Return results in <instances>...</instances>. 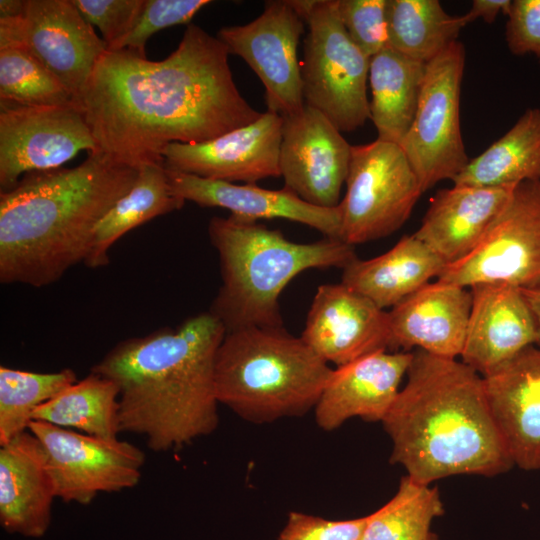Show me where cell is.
I'll return each instance as SVG.
<instances>
[{
	"instance_id": "cell-1",
	"label": "cell",
	"mask_w": 540,
	"mask_h": 540,
	"mask_svg": "<svg viewBox=\"0 0 540 540\" xmlns=\"http://www.w3.org/2000/svg\"><path fill=\"white\" fill-rule=\"evenodd\" d=\"M228 56L195 24L159 61L107 50L75 101L98 151L140 167L163 162L171 143L206 142L257 120L262 113L240 94Z\"/></svg>"
},
{
	"instance_id": "cell-2",
	"label": "cell",
	"mask_w": 540,
	"mask_h": 540,
	"mask_svg": "<svg viewBox=\"0 0 540 540\" xmlns=\"http://www.w3.org/2000/svg\"><path fill=\"white\" fill-rule=\"evenodd\" d=\"M226 334L210 312L116 344L91 372L119 387L121 432L155 452L179 450L219 423L215 363Z\"/></svg>"
},
{
	"instance_id": "cell-3",
	"label": "cell",
	"mask_w": 540,
	"mask_h": 540,
	"mask_svg": "<svg viewBox=\"0 0 540 540\" xmlns=\"http://www.w3.org/2000/svg\"><path fill=\"white\" fill-rule=\"evenodd\" d=\"M139 167L95 151L78 166L28 172L0 193V282L35 288L83 263L98 222Z\"/></svg>"
},
{
	"instance_id": "cell-4",
	"label": "cell",
	"mask_w": 540,
	"mask_h": 540,
	"mask_svg": "<svg viewBox=\"0 0 540 540\" xmlns=\"http://www.w3.org/2000/svg\"><path fill=\"white\" fill-rule=\"evenodd\" d=\"M406 375L381 422L392 441V464L425 484L460 474L494 476L514 466L482 375L456 358L419 349Z\"/></svg>"
},
{
	"instance_id": "cell-5",
	"label": "cell",
	"mask_w": 540,
	"mask_h": 540,
	"mask_svg": "<svg viewBox=\"0 0 540 540\" xmlns=\"http://www.w3.org/2000/svg\"><path fill=\"white\" fill-rule=\"evenodd\" d=\"M208 235L216 249L221 285L209 311L226 332L248 327H284L279 296L299 273L344 269L357 257L354 246L323 238L296 243L258 221L213 217Z\"/></svg>"
},
{
	"instance_id": "cell-6",
	"label": "cell",
	"mask_w": 540,
	"mask_h": 540,
	"mask_svg": "<svg viewBox=\"0 0 540 540\" xmlns=\"http://www.w3.org/2000/svg\"><path fill=\"white\" fill-rule=\"evenodd\" d=\"M333 368L284 327L227 331L216 355L219 404L253 424L314 410Z\"/></svg>"
},
{
	"instance_id": "cell-7",
	"label": "cell",
	"mask_w": 540,
	"mask_h": 540,
	"mask_svg": "<svg viewBox=\"0 0 540 540\" xmlns=\"http://www.w3.org/2000/svg\"><path fill=\"white\" fill-rule=\"evenodd\" d=\"M291 2L308 27L301 62L305 104L321 112L340 132H353L370 119V58L347 34L337 0Z\"/></svg>"
},
{
	"instance_id": "cell-8",
	"label": "cell",
	"mask_w": 540,
	"mask_h": 540,
	"mask_svg": "<svg viewBox=\"0 0 540 540\" xmlns=\"http://www.w3.org/2000/svg\"><path fill=\"white\" fill-rule=\"evenodd\" d=\"M345 184L340 238L352 246L397 231L423 193L401 146L379 139L351 146Z\"/></svg>"
},
{
	"instance_id": "cell-9",
	"label": "cell",
	"mask_w": 540,
	"mask_h": 540,
	"mask_svg": "<svg viewBox=\"0 0 540 540\" xmlns=\"http://www.w3.org/2000/svg\"><path fill=\"white\" fill-rule=\"evenodd\" d=\"M464 45L456 41L426 63L414 120L400 143L423 193L454 180L469 162L460 128Z\"/></svg>"
},
{
	"instance_id": "cell-10",
	"label": "cell",
	"mask_w": 540,
	"mask_h": 540,
	"mask_svg": "<svg viewBox=\"0 0 540 540\" xmlns=\"http://www.w3.org/2000/svg\"><path fill=\"white\" fill-rule=\"evenodd\" d=\"M438 279L466 288L540 285V181L518 184L474 249L447 264Z\"/></svg>"
},
{
	"instance_id": "cell-11",
	"label": "cell",
	"mask_w": 540,
	"mask_h": 540,
	"mask_svg": "<svg viewBox=\"0 0 540 540\" xmlns=\"http://www.w3.org/2000/svg\"><path fill=\"white\" fill-rule=\"evenodd\" d=\"M20 46L40 61L74 99L107 51L72 0H25L23 12L0 18V48Z\"/></svg>"
},
{
	"instance_id": "cell-12",
	"label": "cell",
	"mask_w": 540,
	"mask_h": 540,
	"mask_svg": "<svg viewBox=\"0 0 540 540\" xmlns=\"http://www.w3.org/2000/svg\"><path fill=\"white\" fill-rule=\"evenodd\" d=\"M28 430L42 444L56 498L90 504L99 493L135 487L144 452L119 439H103L47 422L32 420Z\"/></svg>"
},
{
	"instance_id": "cell-13",
	"label": "cell",
	"mask_w": 540,
	"mask_h": 540,
	"mask_svg": "<svg viewBox=\"0 0 540 540\" xmlns=\"http://www.w3.org/2000/svg\"><path fill=\"white\" fill-rule=\"evenodd\" d=\"M304 28L305 20L291 1H269L251 22L222 27L216 35L229 54L241 57L258 76L265 88L267 111L283 119L305 106L298 59Z\"/></svg>"
},
{
	"instance_id": "cell-14",
	"label": "cell",
	"mask_w": 540,
	"mask_h": 540,
	"mask_svg": "<svg viewBox=\"0 0 540 540\" xmlns=\"http://www.w3.org/2000/svg\"><path fill=\"white\" fill-rule=\"evenodd\" d=\"M98 151L76 105L23 106L0 101V187L28 172L61 167L80 151Z\"/></svg>"
},
{
	"instance_id": "cell-15",
	"label": "cell",
	"mask_w": 540,
	"mask_h": 540,
	"mask_svg": "<svg viewBox=\"0 0 540 540\" xmlns=\"http://www.w3.org/2000/svg\"><path fill=\"white\" fill-rule=\"evenodd\" d=\"M341 133L306 104L285 118L279 158L284 186L312 205L338 206L351 157V145Z\"/></svg>"
},
{
	"instance_id": "cell-16",
	"label": "cell",
	"mask_w": 540,
	"mask_h": 540,
	"mask_svg": "<svg viewBox=\"0 0 540 540\" xmlns=\"http://www.w3.org/2000/svg\"><path fill=\"white\" fill-rule=\"evenodd\" d=\"M284 119L266 111L254 122L212 140L171 143L162 152L165 168L201 178L255 183L279 177Z\"/></svg>"
},
{
	"instance_id": "cell-17",
	"label": "cell",
	"mask_w": 540,
	"mask_h": 540,
	"mask_svg": "<svg viewBox=\"0 0 540 540\" xmlns=\"http://www.w3.org/2000/svg\"><path fill=\"white\" fill-rule=\"evenodd\" d=\"M336 367L388 350V312L345 284H322L312 300L300 336Z\"/></svg>"
},
{
	"instance_id": "cell-18",
	"label": "cell",
	"mask_w": 540,
	"mask_h": 540,
	"mask_svg": "<svg viewBox=\"0 0 540 540\" xmlns=\"http://www.w3.org/2000/svg\"><path fill=\"white\" fill-rule=\"evenodd\" d=\"M469 289L471 310L460 357L484 376L537 344V326L522 289L501 283Z\"/></svg>"
},
{
	"instance_id": "cell-19",
	"label": "cell",
	"mask_w": 540,
	"mask_h": 540,
	"mask_svg": "<svg viewBox=\"0 0 540 540\" xmlns=\"http://www.w3.org/2000/svg\"><path fill=\"white\" fill-rule=\"evenodd\" d=\"M412 357L413 352L382 350L333 369L313 410L317 426L332 431L353 417L382 422Z\"/></svg>"
},
{
	"instance_id": "cell-20",
	"label": "cell",
	"mask_w": 540,
	"mask_h": 540,
	"mask_svg": "<svg viewBox=\"0 0 540 540\" xmlns=\"http://www.w3.org/2000/svg\"><path fill=\"white\" fill-rule=\"evenodd\" d=\"M472 296L470 289L437 279L392 307L388 312L389 351L457 358L461 355Z\"/></svg>"
},
{
	"instance_id": "cell-21",
	"label": "cell",
	"mask_w": 540,
	"mask_h": 540,
	"mask_svg": "<svg viewBox=\"0 0 540 540\" xmlns=\"http://www.w3.org/2000/svg\"><path fill=\"white\" fill-rule=\"evenodd\" d=\"M497 428L513 465L540 469V346L483 376Z\"/></svg>"
},
{
	"instance_id": "cell-22",
	"label": "cell",
	"mask_w": 540,
	"mask_h": 540,
	"mask_svg": "<svg viewBox=\"0 0 540 540\" xmlns=\"http://www.w3.org/2000/svg\"><path fill=\"white\" fill-rule=\"evenodd\" d=\"M166 171L173 193L185 202L191 201L202 207L225 208L231 215L251 221L287 219L310 226L327 238L341 240L339 205L332 208L312 205L285 186L271 190L255 183L240 185L167 168Z\"/></svg>"
},
{
	"instance_id": "cell-23",
	"label": "cell",
	"mask_w": 540,
	"mask_h": 540,
	"mask_svg": "<svg viewBox=\"0 0 540 540\" xmlns=\"http://www.w3.org/2000/svg\"><path fill=\"white\" fill-rule=\"evenodd\" d=\"M56 498L45 450L29 430L0 445V523L9 533L42 537Z\"/></svg>"
},
{
	"instance_id": "cell-24",
	"label": "cell",
	"mask_w": 540,
	"mask_h": 540,
	"mask_svg": "<svg viewBox=\"0 0 540 540\" xmlns=\"http://www.w3.org/2000/svg\"><path fill=\"white\" fill-rule=\"evenodd\" d=\"M516 186L453 185L442 189L436 193L414 235L446 265L453 263L474 249Z\"/></svg>"
},
{
	"instance_id": "cell-25",
	"label": "cell",
	"mask_w": 540,
	"mask_h": 540,
	"mask_svg": "<svg viewBox=\"0 0 540 540\" xmlns=\"http://www.w3.org/2000/svg\"><path fill=\"white\" fill-rule=\"evenodd\" d=\"M446 263L414 234L390 250L368 259L356 258L343 269L342 283L379 308L394 307L441 275Z\"/></svg>"
},
{
	"instance_id": "cell-26",
	"label": "cell",
	"mask_w": 540,
	"mask_h": 540,
	"mask_svg": "<svg viewBox=\"0 0 540 540\" xmlns=\"http://www.w3.org/2000/svg\"><path fill=\"white\" fill-rule=\"evenodd\" d=\"M426 64L387 47L370 58V119L379 140L399 144L417 110Z\"/></svg>"
},
{
	"instance_id": "cell-27",
	"label": "cell",
	"mask_w": 540,
	"mask_h": 540,
	"mask_svg": "<svg viewBox=\"0 0 540 540\" xmlns=\"http://www.w3.org/2000/svg\"><path fill=\"white\" fill-rule=\"evenodd\" d=\"M184 204L173 193L163 162L143 164L132 188L96 225L83 264L91 269L106 266L111 247L123 235L155 217L181 209Z\"/></svg>"
},
{
	"instance_id": "cell-28",
	"label": "cell",
	"mask_w": 540,
	"mask_h": 540,
	"mask_svg": "<svg viewBox=\"0 0 540 540\" xmlns=\"http://www.w3.org/2000/svg\"><path fill=\"white\" fill-rule=\"evenodd\" d=\"M540 181V108L527 109L484 152L470 159L454 185L516 186Z\"/></svg>"
},
{
	"instance_id": "cell-29",
	"label": "cell",
	"mask_w": 540,
	"mask_h": 540,
	"mask_svg": "<svg viewBox=\"0 0 540 540\" xmlns=\"http://www.w3.org/2000/svg\"><path fill=\"white\" fill-rule=\"evenodd\" d=\"M119 410L118 385L90 372L37 407L32 413V420L114 440L121 432Z\"/></svg>"
},
{
	"instance_id": "cell-30",
	"label": "cell",
	"mask_w": 540,
	"mask_h": 540,
	"mask_svg": "<svg viewBox=\"0 0 540 540\" xmlns=\"http://www.w3.org/2000/svg\"><path fill=\"white\" fill-rule=\"evenodd\" d=\"M387 23L389 47L425 64L458 41L466 26L437 0H387Z\"/></svg>"
},
{
	"instance_id": "cell-31",
	"label": "cell",
	"mask_w": 540,
	"mask_h": 540,
	"mask_svg": "<svg viewBox=\"0 0 540 540\" xmlns=\"http://www.w3.org/2000/svg\"><path fill=\"white\" fill-rule=\"evenodd\" d=\"M443 512L437 488L406 475L394 496L366 516L362 540H427L433 519Z\"/></svg>"
},
{
	"instance_id": "cell-32",
	"label": "cell",
	"mask_w": 540,
	"mask_h": 540,
	"mask_svg": "<svg viewBox=\"0 0 540 540\" xmlns=\"http://www.w3.org/2000/svg\"><path fill=\"white\" fill-rule=\"evenodd\" d=\"M65 368L39 373L0 367V445L28 431L33 411L77 381Z\"/></svg>"
},
{
	"instance_id": "cell-33",
	"label": "cell",
	"mask_w": 540,
	"mask_h": 540,
	"mask_svg": "<svg viewBox=\"0 0 540 540\" xmlns=\"http://www.w3.org/2000/svg\"><path fill=\"white\" fill-rule=\"evenodd\" d=\"M0 101L23 106H71L61 82L20 46L0 48Z\"/></svg>"
},
{
	"instance_id": "cell-34",
	"label": "cell",
	"mask_w": 540,
	"mask_h": 540,
	"mask_svg": "<svg viewBox=\"0 0 540 540\" xmlns=\"http://www.w3.org/2000/svg\"><path fill=\"white\" fill-rule=\"evenodd\" d=\"M209 0H144L141 13L132 30L107 50L129 49L146 56L147 40L156 32L187 24Z\"/></svg>"
},
{
	"instance_id": "cell-35",
	"label": "cell",
	"mask_w": 540,
	"mask_h": 540,
	"mask_svg": "<svg viewBox=\"0 0 540 540\" xmlns=\"http://www.w3.org/2000/svg\"><path fill=\"white\" fill-rule=\"evenodd\" d=\"M337 7L347 34L365 55L389 47L387 0H337Z\"/></svg>"
},
{
	"instance_id": "cell-36",
	"label": "cell",
	"mask_w": 540,
	"mask_h": 540,
	"mask_svg": "<svg viewBox=\"0 0 540 540\" xmlns=\"http://www.w3.org/2000/svg\"><path fill=\"white\" fill-rule=\"evenodd\" d=\"M72 1L82 16L99 28L107 48L132 30L144 5V0Z\"/></svg>"
},
{
	"instance_id": "cell-37",
	"label": "cell",
	"mask_w": 540,
	"mask_h": 540,
	"mask_svg": "<svg viewBox=\"0 0 540 540\" xmlns=\"http://www.w3.org/2000/svg\"><path fill=\"white\" fill-rule=\"evenodd\" d=\"M366 516L328 520L291 511L277 540H362Z\"/></svg>"
},
{
	"instance_id": "cell-38",
	"label": "cell",
	"mask_w": 540,
	"mask_h": 540,
	"mask_svg": "<svg viewBox=\"0 0 540 540\" xmlns=\"http://www.w3.org/2000/svg\"><path fill=\"white\" fill-rule=\"evenodd\" d=\"M506 42L517 56L534 55L540 64V0H514L507 14Z\"/></svg>"
},
{
	"instance_id": "cell-39",
	"label": "cell",
	"mask_w": 540,
	"mask_h": 540,
	"mask_svg": "<svg viewBox=\"0 0 540 540\" xmlns=\"http://www.w3.org/2000/svg\"><path fill=\"white\" fill-rule=\"evenodd\" d=\"M511 4L510 0H474L469 11L462 17L466 25L478 18L486 23H492L501 13L507 16Z\"/></svg>"
},
{
	"instance_id": "cell-40",
	"label": "cell",
	"mask_w": 540,
	"mask_h": 540,
	"mask_svg": "<svg viewBox=\"0 0 540 540\" xmlns=\"http://www.w3.org/2000/svg\"><path fill=\"white\" fill-rule=\"evenodd\" d=\"M522 291L536 321L537 344L540 346V285Z\"/></svg>"
},
{
	"instance_id": "cell-41",
	"label": "cell",
	"mask_w": 540,
	"mask_h": 540,
	"mask_svg": "<svg viewBox=\"0 0 540 540\" xmlns=\"http://www.w3.org/2000/svg\"><path fill=\"white\" fill-rule=\"evenodd\" d=\"M25 7V0H1L0 18H13L19 16Z\"/></svg>"
},
{
	"instance_id": "cell-42",
	"label": "cell",
	"mask_w": 540,
	"mask_h": 540,
	"mask_svg": "<svg viewBox=\"0 0 540 540\" xmlns=\"http://www.w3.org/2000/svg\"><path fill=\"white\" fill-rule=\"evenodd\" d=\"M427 540H438V538L435 534L431 533Z\"/></svg>"
}]
</instances>
